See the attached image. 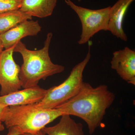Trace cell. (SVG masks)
Instances as JSON below:
<instances>
[{"mask_svg": "<svg viewBox=\"0 0 135 135\" xmlns=\"http://www.w3.org/2000/svg\"><path fill=\"white\" fill-rule=\"evenodd\" d=\"M111 67L121 79L135 85V51L126 47L113 53Z\"/></svg>", "mask_w": 135, "mask_h": 135, "instance_id": "obj_7", "label": "cell"}, {"mask_svg": "<svg viewBox=\"0 0 135 135\" xmlns=\"http://www.w3.org/2000/svg\"><path fill=\"white\" fill-rule=\"evenodd\" d=\"M32 19L31 16L19 10L0 14V35L21 22Z\"/></svg>", "mask_w": 135, "mask_h": 135, "instance_id": "obj_13", "label": "cell"}, {"mask_svg": "<svg viewBox=\"0 0 135 135\" xmlns=\"http://www.w3.org/2000/svg\"><path fill=\"white\" fill-rule=\"evenodd\" d=\"M41 29L38 21L27 20L1 35L0 38L4 49H7L14 46L25 37L36 36Z\"/></svg>", "mask_w": 135, "mask_h": 135, "instance_id": "obj_9", "label": "cell"}, {"mask_svg": "<svg viewBox=\"0 0 135 135\" xmlns=\"http://www.w3.org/2000/svg\"><path fill=\"white\" fill-rule=\"evenodd\" d=\"M15 45L5 49L0 54L1 96L19 90L22 87L19 78L20 67L16 63L13 58Z\"/></svg>", "mask_w": 135, "mask_h": 135, "instance_id": "obj_6", "label": "cell"}, {"mask_svg": "<svg viewBox=\"0 0 135 135\" xmlns=\"http://www.w3.org/2000/svg\"><path fill=\"white\" fill-rule=\"evenodd\" d=\"M88 42L89 50L85 58L73 68L69 76L62 83L47 89L43 99L35 103L36 106L42 109H55L79 93L84 83L83 71L91 57L90 48L92 42L89 41Z\"/></svg>", "mask_w": 135, "mask_h": 135, "instance_id": "obj_4", "label": "cell"}, {"mask_svg": "<svg viewBox=\"0 0 135 135\" xmlns=\"http://www.w3.org/2000/svg\"><path fill=\"white\" fill-rule=\"evenodd\" d=\"M65 2L77 14L81 22L82 32L78 43L85 44L99 31H108L111 7L94 10L77 6L71 0Z\"/></svg>", "mask_w": 135, "mask_h": 135, "instance_id": "obj_5", "label": "cell"}, {"mask_svg": "<svg viewBox=\"0 0 135 135\" xmlns=\"http://www.w3.org/2000/svg\"><path fill=\"white\" fill-rule=\"evenodd\" d=\"M0 1H2V0H0Z\"/></svg>", "mask_w": 135, "mask_h": 135, "instance_id": "obj_20", "label": "cell"}, {"mask_svg": "<svg viewBox=\"0 0 135 135\" xmlns=\"http://www.w3.org/2000/svg\"><path fill=\"white\" fill-rule=\"evenodd\" d=\"M8 108V107L3 106L2 105L0 104V121L2 122Z\"/></svg>", "mask_w": 135, "mask_h": 135, "instance_id": "obj_16", "label": "cell"}, {"mask_svg": "<svg viewBox=\"0 0 135 135\" xmlns=\"http://www.w3.org/2000/svg\"><path fill=\"white\" fill-rule=\"evenodd\" d=\"M22 0L0 1V14L18 10L21 7Z\"/></svg>", "mask_w": 135, "mask_h": 135, "instance_id": "obj_14", "label": "cell"}, {"mask_svg": "<svg viewBox=\"0 0 135 135\" xmlns=\"http://www.w3.org/2000/svg\"><path fill=\"white\" fill-rule=\"evenodd\" d=\"M135 0H118L110 8L108 31L122 40L127 41V36L123 31V21L129 7Z\"/></svg>", "mask_w": 135, "mask_h": 135, "instance_id": "obj_10", "label": "cell"}, {"mask_svg": "<svg viewBox=\"0 0 135 135\" xmlns=\"http://www.w3.org/2000/svg\"><path fill=\"white\" fill-rule=\"evenodd\" d=\"M47 89L37 85L24 88L6 95L0 96V104L7 107L19 106L37 103L45 96Z\"/></svg>", "mask_w": 135, "mask_h": 135, "instance_id": "obj_8", "label": "cell"}, {"mask_svg": "<svg viewBox=\"0 0 135 135\" xmlns=\"http://www.w3.org/2000/svg\"><path fill=\"white\" fill-rule=\"evenodd\" d=\"M57 109H45L35 104L8 107L2 120L7 128H17L22 133H36L62 116Z\"/></svg>", "mask_w": 135, "mask_h": 135, "instance_id": "obj_3", "label": "cell"}, {"mask_svg": "<svg viewBox=\"0 0 135 135\" xmlns=\"http://www.w3.org/2000/svg\"><path fill=\"white\" fill-rule=\"evenodd\" d=\"M18 135H47L43 130H42L36 133H21Z\"/></svg>", "mask_w": 135, "mask_h": 135, "instance_id": "obj_17", "label": "cell"}, {"mask_svg": "<svg viewBox=\"0 0 135 135\" xmlns=\"http://www.w3.org/2000/svg\"><path fill=\"white\" fill-rule=\"evenodd\" d=\"M57 0H22L19 10L33 17L44 18L51 16Z\"/></svg>", "mask_w": 135, "mask_h": 135, "instance_id": "obj_11", "label": "cell"}, {"mask_svg": "<svg viewBox=\"0 0 135 135\" xmlns=\"http://www.w3.org/2000/svg\"><path fill=\"white\" fill-rule=\"evenodd\" d=\"M114 94L105 84L94 88L84 82L79 93L64 103L56 107L63 115L81 118L87 123L90 134L101 126L107 110L113 103Z\"/></svg>", "mask_w": 135, "mask_h": 135, "instance_id": "obj_1", "label": "cell"}, {"mask_svg": "<svg viewBox=\"0 0 135 135\" xmlns=\"http://www.w3.org/2000/svg\"><path fill=\"white\" fill-rule=\"evenodd\" d=\"M3 49H4V48H3V46L2 41L0 38V54L3 51Z\"/></svg>", "mask_w": 135, "mask_h": 135, "instance_id": "obj_18", "label": "cell"}, {"mask_svg": "<svg viewBox=\"0 0 135 135\" xmlns=\"http://www.w3.org/2000/svg\"><path fill=\"white\" fill-rule=\"evenodd\" d=\"M2 122L1 121H0V131H3L5 129V127L2 124Z\"/></svg>", "mask_w": 135, "mask_h": 135, "instance_id": "obj_19", "label": "cell"}, {"mask_svg": "<svg viewBox=\"0 0 135 135\" xmlns=\"http://www.w3.org/2000/svg\"><path fill=\"white\" fill-rule=\"evenodd\" d=\"M8 129V132L7 135H18L22 133L17 128L15 127H12Z\"/></svg>", "mask_w": 135, "mask_h": 135, "instance_id": "obj_15", "label": "cell"}, {"mask_svg": "<svg viewBox=\"0 0 135 135\" xmlns=\"http://www.w3.org/2000/svg\"><path fill=\"white\" fill-rule=\"evenodd\" d=\"M55 126L45 127L42 130L47 135H84L83 126L77 123L70 115H63Z\"/></svg>", "mask_w": 135, "mask_h": 135, "instance_id": "obj_12", "label": "cell"}, {"mask_svg": "<svg viewBox=\"0 0 135 135\" xmlns=\"http://www.w3.org/2000/svg\"><path fill=\"white\" fill-rule=\"evenodd\" d=\"M52 36V33H48L44 46L39 50L28 49L21 41L15 45L14 52L20 53L23 57L19 78L23 88L37 86L41 80L64 71V66L54 64L51 60L49 49Z\"/></svg>", "mask_w": 135, "mask_h": 135, "instance_id": "obj_2", "label": "cell"}]
</instances>
